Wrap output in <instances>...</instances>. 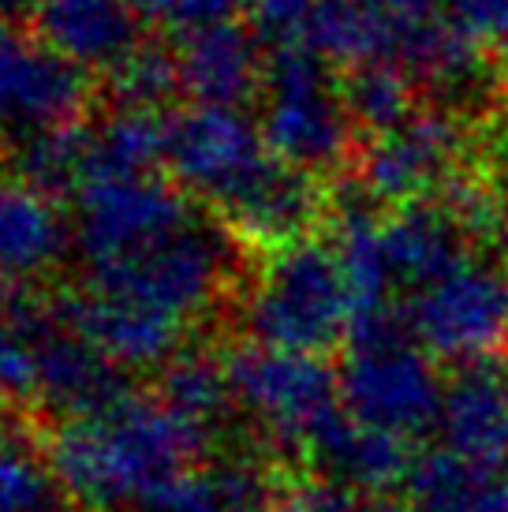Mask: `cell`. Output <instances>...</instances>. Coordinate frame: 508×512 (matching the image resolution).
Listing matches in <instances>:
<instances>
[{"mask_svg":"<svg viewBox=\"0 0 508 512\" xmlns=\"http://www.w3.org/2000/svg\"><path fill=\"white\" fill-rule=\"evenodd\" d=\"M109 86H113L120 109H150L154 113L161 101H169L180 90V64L169 49L139 45L116 72H109Z\"/></svg>","mask_w":508,"mask_h":512,"instance_id":"83f0119b","label":"cell"},{"mask_svg":"<svg viewBox=\"0 0 508 512\" xmlns=\"http://www.w3.org/2000/svg\"><path fill=\"white\" fill-rule=\"evenodd\" d=\"M195 221L184 187L150 176L86 184L75 195V240L86 266L113 262Z\"/></svg>","mask_w":508,"mask_h":512,"instance_id":"30bf717a","label":"cell"},{"mask_svg":"<svg viewBox=\"0 0 508 512\" xmlns=\"http://www.w3.org/2000/svg\"><path fill=\"white\" fill-rule=\"evenodd\" d=\"M355 120L340 83L314 49H277L262 79V135L273 157L303 172H333L355 150Z\"/></svg>","mask_w":508,"mask_h":512,"instance_id":"5b68a950","label":"cell"},{"mask_svg":"<svg viewBox=\"0 0 508 512\" xmlns=\"http://www.w3.org/2000/svg\"><path fill=\"white\" fill-rule=\"evenodd\" d=\"M42 0H0V19H12V15L23 12H38Z\"/></svg>","mask_w":508,"mask_h":512,"instance_id":"e575fe53","label":"cell"},{"mask_svg":"<svg viewBox=\"0 0 508 512\" xmlns=\"http://www.w3.org/2000/svg\"><path fill=\"white\" fill-rule=\"evenodd\" d=\"M142 23L172 34H191V30L228 23L232 15L247 8L251 0H131Z\"/></svg>","mask_w":508,"mask_h":512,"instance_id":"f546056e","label":"cell"},{"mask_svg":"<svg viewBox=\"0 0 508 512\" xmlns=\"http://www.w3.org/2000/svg\"><path fill=\"white\" fill-rule=\"evenodd\" d=\"M254 38L277 49H307L311 38V19L318 0H251Z\"/></svg>","mask_w":508,"mask_h":512,"instance_id":"f1b7e54d","label":"cell"},{"mask_svg":"<svg viewBox=\"0 0 508 512\" xmlns=\"http://www.w3.org/2000/svg\"><path fill=\"white\" fill-rule=\"evenodd\" d=\"M273 161L262 124L240 105H191L165 124V165L176 187L213 202L217 214L240 202Z\"/></svg>","mask_w":508,"mask_h":512,"instance_id":"52a82bcc","label":"cell"},{"mask_svg":"<svg viewBox=\"0 0 508 512\" xmlns=\"http://www.w3.org/2000/svg\"><path fill=\"white\" fill-rule=\"evenodd\" d=\"M19 172L45 195H75L86 184V128L64 124L19 143Z\"/></svg>","mask_w":508,"mask_h":512,"instance_id":"484cf974","label":"cell"},{"mask_svg":"<svg viewBox=\"0 0 508 512\" xmlns=\"http://www.w3.org/2000/svg\"><path fill=\"white\" fill-rule=\"evenodd\" d=\"M471 228L445 199H415L389 206L381 217V247L389 258L393 285L411 296L441 281L471 258Z\"/></svg>","mask_w":508,"mask_h":512,"instance_id":"5bb4252c","label":"cell"},{"mask_svg":"<svg viewBox=\"0 0 508 512\" xmlns=\"http://www.w3.org/2000/svg\"><path fill=\"white\" fill-rule=\"evenodd\" d=\"M83 105V72L53 45L0 19V135L27 143L42 131L75 124Z\"/></svg>","mask_w":508,"mask_h":512,"instance_id":"8fae6325","label":"cell"},{"mask_svg":"<svg viewBox=\"0 0 508 512\" xmlns=\"http://www.w3.org/2000/svg\"><path fill=\"white\" fill-rule=\"evenodd\" d=\"M340 94L355 128L367 135H381L404 124L415 113V98H419L415 75L393 60H370V64L348 68V75L340 79Z\"/></svg>","mask_w":508,"mask_h":512,"instance_id":"cb8c5ba5","label":"cell"},{"mask_svg":"<svg viewBox=\"0 0 508 512\" xmlns=\"http://www.w3.org/2000/svg\"><path fill=\"white\" fill-rule=\"evenodd\" d=\"M352 322L355 303L337 247L311 236L273 247L243 299V326L266 348L322 356L352 333Z\"/></svg>","mask_w":508,"mask_h":512,"instance_id":"7a4b0ae2","label":"cell"},{"mask_svg":"<svg viewBox=\"0 0 508 512\" xmlns=\"http://www.w3.org/2000/svg\"><path fill=\"white\" fill-rule=\"evenodd\" d=\"M228 382L236 404L288 453L307 456L344 415L340 370L314 352L251 344L228 356Z\"/></svg>","mask_w":508,"mask_h":512,"instance_id":"8992f818","label":"cell"},{"mask_svg":"<svg viewBox=\"0 0 508 512\" xmlns=\"http://www.w3.org/2000/svg\"><path fill=\"white\" fill-rule=\"evenodd\" d=\"M34 397V344L19 322H0V404Z\"/></svg>","mask_w":508,"mask_h":512,"instance_id":"4dcf8cb0","label":"cell"},{"mask_svg":"<svg viewBox=\"0 0 508 512\" xmlns=\"http://www.w3.org/2000/svg\"><path fill=\"white\" fill-rule=\"evenodd\" d=\"M307 460H314L325 471L329 483L348 486L355 494H385L396 483H408L415 468L408 438L359 423L355 415H348V408L314 441Z\"/></svg>","mask_w":508,"mask_h":512,"instance_id":"ac0fdd59","label":"cell"},{"mask_svg":"<svg viewBox=\"0 0 508 512\" xmlns=\"http://www.w3.org/2000/svg\"><path fill=\"white\" fill-rule=\"evenodd\" d=\"M60 311L116 367H157V363H169L180 352L187 333L184 326H176L169 318H157L150 311L94 296V292H79Z\"/></svg>","mask_w":508,"mask_h":512,"instance_id":"e0dca14e","label":"cell"},{"mask_svg":"<svg viewBox=\"0 0 508 512\" xmlns=\"http://www.w3.org/2000/svg\"><path fill=\"white\" fill-rule=\"evenodd\" d=\"M314 180H318L314 172L292 169L277 157L266 169V176L240 202H232L221 217L247 243H262V247L266 243L269 247L296 243L311 232L325 206Z\"/></svg>","mask_w":508,"mask_h":512,"instance_id":"d6986e66","label":"cell"},{"mask_svg":"<svg viewBox=\"0 0 508 512\" xmlns=\"http://www.w3.org/2000/svg\"><path fill=\"white\" fill-rule=\"evenodd\" d=\"M400 311L411 337L441 363L494 356L508 337V270L467 258L441 281L411 292Z\"/></svg>","mask_w":508,"mask_h":512,"instance_id":"ba28073f","label":"cell"},{"mask_svg":"<svg viewBox=\"0 0 508 512\" xmlns=\"http://www.w3.org/2000/svg\"><path fill=\"white\" fill-rule=\"evenodd\" d=\"M68 243V228L45 191L27 180H0V277L23 281L49 270Z\"/></svg>","mask_w":508,"mask_h":512,"instance_id":"ffe728a7","label":"cell"},{"mask_svg":"<svg viewBox=\"0 0 508 512\" xmlns=\"http://www.w3.org/2000/svg\"><path fill=\"white\" fill-rule=\"evenodd\" d=\"M467 143V120L456 109H415L404 124L367 139L359 154V187L378 206L438 199L467 172Z\"/></svg>","mask_w":508,"mask_h":512,"instance_id":"9c48e42d","label":"cell"},{"mask_svg":"<svg viewBox=\"0 0 508 512\" xmlns=\"http://www.w3.org/2000/svg\"><path fill=\"white\" fill-rule=\"evenodd\" d=\"M57 490L49 460L0 430V512H57Z\"/></svg>","mask_w":508,"mask_h":512,"instance_id":"4316f807","label":"cell"},{"mask_svg":"<svg viewBox=\"0 0 508 512\" xmlns=\"http://www.w3.org/2000/svg\"><path fill=\"white\" fill-rule=\"evenodd\" d=\"M281 512H370V501L337 483H307L281 501Z\"/></svg>","mask_w":508,"mask_h":512,"instance_id":"1f68e13d","label":"cell"},{"mask_svg":"<svg viewBox=\"0 0 508 512\" xmlns=\"http://www.w3.org/2000/svg\"><path fill=\"white\" fill-rule=\"evenodd\" d=\"M232 262V243L217 228L191 221L131 255L86 266L83 292L139 307L187 329L225 296Z\"/></svg>","mask_w":508,"mask_h":512,"instance_id":"277c9868","label":"cell"},{"mask_svg":"<svg viewBox=\"0 0 508 512\" xmlns=\"http://www.w3.org/2000/svg\"><path fill=\"white\" fill-rule=\"evenodd\" d=\"M139 512H281V505L273 501L266 471L236 460L202 475H180Z\"/></svg>","mask_w":508,"mask_h":512,"instance_id":"44dd1931","label":"cell"},{"mask_svg":"<svg viewBox=\"0 0 508 512\" xmlns=\"http://www.w3.org/2000/svg\"><path fill=\"white\" fill-rule=\"evenodd\" d=\"M441 441L479 471L508 464V359L479 356L456 363L441 393Z\"/></svg>","mask_w":508,"mask_h":512,"instance_id":"4fadbf2b","label":"cell"},{"mask_svg":"<svg viewBox=\"0 0 508 512\" xmlns=\"http://www.w3.org/2000/svg\"><path fill=\"white\" fill-rule=\"evenodd\" d=\"M157 397L180 412L202 430H217L232 404V382H228V363H217L202 352H176L161 370Z\"/></svg>","mask_w":508,"mask_h":512,"instance_id":"d4e9b609","label":"cell"},{"mask_svg":"<svg viewBox=\"0 0 508 512\" xmlns=\"http://www.w3.org/2000/svg\"><path fill=\"white\" fill-rule=\"evenodd\" d=\"M38 38L79 72H116L139 49V12L131 0H42Z\"/></svg>","mask_w":508,"mask_h":512,"instance_id":"9a60e30c","label":"cell"},{"mask_svg":"<svg viewBox=\"0 0 508 512\" xmlns=\"http://www.w3.org/2000/svg\"><path fill=\"white\" fill-rule=\"evenodd\" d=\"M419 512H508V483L497 471H479L449 449L415 456L408 475Z\"/></svg>","mask_w":508,"mask_h":512,"instance_id":"7402d4cb","label":"cell"},{"mask_svg":"<svg viewBox=\"0 0 508 512\" xmlns=\"http://www.w3.org/2000/svg\"><path fill=\"white\" fill-rule=\"evenodd\" d=\"M12 318L27 329L34 344V397L45 408L71 419V415L101 412L127 393L120 367L101 356L64 318V311L19 307Z\"/></svg>","mask_w":508,"mask_h":512,"instance_id":"7c38bea8","label":"cell"},{"mask_svg":"<svg viewBox=\"0 0 508 512\" xmlns=\"http://www.w3.org/2000/svg\"><path fill=\"white\" fill-rule=\"evenodd\" d=\"M210 445V430L172 412L161 397L124 393L109 408L71 415L49 441V468L60 494L83 509L146 505L176 483Z\"/></svg>","mask_w":508,"mask_h":512,"instance_id":"6da1fadb","label":"cell"},{"mask_svg":"<svg viewBox=\"0 0 508 512\" xmlns=\"http://www.w3.org/2000/svg\"><path fill=\"white\" fill-rule=\"evenodd\" d=\"M348 344L352 352L340 370V397L348 415L400 438L438 427L445 378L434 367V356L411 337L400 303L393 311L355 322Z\"/></svg>","mask_w":508,"mask_h":512,"instance_id":"3957f363","label":"cell"},{"mask_svg":"<svg viewBox=\"0 0 508 512\" xmlns=\"http://www.w3.org/2000/svg\"><path fill=\"white\" fill-rule=\"evenodd\" d=\"M157 161H165V124L150 109H120L98 128H86V184L146 176Z\"/></svg>","mask_w":508,"mask_h":512,"instance_id":"603a6c76","label":"cell"},{"mask_svg":"<svg viewBox=\"0 0 508 512\" xmlns=\"http://www.w3.org/2000/svg\"><path fill=\"white\" fill-rule=\"evenodd\" d=\"M254 30L228 23L191 30L180 45V90L195 98V105H243L266 79L258 60Z\"/></svg>","mask_w":508,"mask_h":512,"instance_id":"2e32d148","label":"cell"},{"mask_svg":"<svg viewBox=\"0 0 508 512\" xmlns=\"http://www.w3.org/2000/svg\"><path fill=\"white\" fill-rule=\"evenodd\" d=\"M494 199H497V214H501V236L508 243V150H505V161H501V172H497Z\"/></svg>","mask_w":508,"mask_h":512,"instance_id":"836d02e7","label":"cell"},{"mask_svg":"<svg viewBox=\"0 0 508 512\" xmlns=\"http://www.w3.org/2000/svg\"><path fill=\"white\" fill-rule=\"evenodd\" d=\"M467 27L482 38V45L508 60V0H456Z\"/></svg>","mask_w":508,"mask_h":512,"instance_id":"d6a6232c","label":"cell"}]
</instances>
